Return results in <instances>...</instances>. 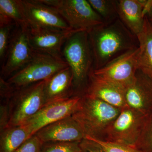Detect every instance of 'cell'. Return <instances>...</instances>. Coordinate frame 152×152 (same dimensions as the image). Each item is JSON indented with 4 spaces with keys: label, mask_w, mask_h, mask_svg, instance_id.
I'll list each match as a JSON object with an SVG mask.
<instances>
[{
    "label": "cell",
    "mask_w": 152,
    "mask_h": 152,
    "mask_svg": "<svg viewBox=\"0 0 152 152\" xmlns=\"http://www.w3.org/2000/svg\"><path fill=\"white\" fill-rule=\"evenodd\" d=\"M138 40L139 70L152 79V24L145 16L143 28Z\"/></svg>",
    "instance_id": "18"
},
{
    "label": "cell",
    "mask_w": 152,
    "mask_h": 152,
    "mask_svg": "<svg viewBox=\"0 0 152 152\" xmlns=\"http://www.w3.org/2000/svg\"><path fill=\"white\" fill-rule=\"evenodd\" d=\"M28 25L22 0H0V26Z\"/></svg>",
    "instance_id": "19"
},
{
    "label": "cell",
    "mask_w": 152,
    "mask_h": 152,
    "mask_svg": "<svg viewBox=\"0 0 152 152\" xmlns=\"http://www.w3.org/2000/svg\"><path fill=\"white\" fill-rule=\"evenodd\" d=\"M145 115L128 106L123 108L100 140L134 148L145 127Z\"/></svg>",
    "instance_id": "6"
},
{
    "label": "cell",
    "mask_w": 152,
    "mask_h": 152,
    "mask_svg": "<svg viewBox=\"0 0 152 152\" xmlns=\"http://www.w3.org/2000/svg\"><path fill=\"white\" fill-rule=\"evenodd\" d=\"M31 133L23 126H9L0 131V152H15L30 137Z\"/></svg>",
    "instance_id": "20"
},
{
    "label": "cell",
    "mask_w": 152,
    "mask_h": 152,
    "mask_svg": "<svg viewBox=\"0 0 152 152\" xmlns=\"http://www.w3.org/2000/svg\"><path fill=\"white\" fill-rule=\"evenodd\" d=\"M43 142L36 135L30 137L15 152H41Z\"/></svg>",
    "instance_id": "25"
},
{
    "label": "cell",
    "mask_w": 152,
    "mask_h": 152,
    "mask_svg": "<svg viewBox=\"0 0 152 152\" xmlns=\"http://www.w3.org/2000/svg\"><path fill=\"white\" fill-rule=\"evenodd\" d=\"M64 19L71 28L89 32L104 23L88 0H40Z\"/></svg>",
    "instance_id": "4"
},
{
    "label": "cell",
    "mask_w": 152,
    "mask_h": 152,
    "mask_svg": "<svg viewBox=\"0 0 152 152\" xmlns=\"http://www.w3.org/2000/svg\"><path fill=\"white\" fill-rule=\"evenodd\" d=\"M16 88L7 80L0 77V98L1 102H10Z\"/></svg>",
    "instance_id": "26"
},
{
    "label": "cell",
    "mask_w": 152,
    "mask_h": 152,
    "mask_svg": "<svg viewBox=\"0 0 152 152\" xmlns=\"http://www.w3.org/2000/svg\"><path fill=\"white\" fill-rule=\"evenodd\" d=\"M88 34L94 70L100 69L122 54L139 47L137 36L119 18L94 28Z\"/></svg>",
    "instance_id": "1"
},
{
    "label": "cell",
    "mask_w": 152,
    "mask_h": 152,
    "mask_svg": "<svg viewBox=\"0 0 152 152\" xmlns=\"http://www.w3.org/2000/svg\"><path fill=\"white\" fill-rule=\"evenodd\" d=\"M45 80L16 88L10 102L9 126H21L45 105Z\"/></svg>",
    "instance_id": "5"
},
{
    "label": "cell",
    "mask_w": 152,
    "mask_h": 152,
    "mask_svg": "<svg viewBox=\"0 0 152 152\" xmlns=\"http://www.w3.org/2000/svg\"><path fill=\"white\" fill-rule=\"evenodd\" d=\"M146 0H117L118 18L137 37L141 33L145 22Z\"/></svg>",
    "instance_id": "17"
},
{
    "label": "cell",
    "mask_w": 152,
    "mask_h": 152,
    "mask_svg": "<svg viewBox=\"0 0 152 152\" xmlns=\"http://www.w3.org/2000/svg\"><path fill=\"white\" fill-rule=\"evenodd\" d=\"M81 98V96H74L45 105L21 125L34 135L47 125L72 115L77 110Z\"/></svg>",
    "instance_id": "10"
},
{
    "label": "cell",
    "mask_w": 152,
    "mask_h": 152,
    "mask_svg": "<svg viewBox=\"0 0 152 152\" xmlns=\"http://www.w3.org/2000/svg\"><path fill=\"white\" fill-rule=\"evenodd\" d=\"M121 110L84 94L72 116L80 126L86 137L102 140L106 129L119 115Z\"/></svg>",
    "instance_id": "3"
},
{
    "label": "cell",
    "mask_w": 152,
    "mask_h": 152,
    "mask_svg": "<svg viewBox=\"0 0 152 152\" xmlns=\"http://www.w3.org/2000/svg\"><path fill=\"white\" fill-rule=\"evenodd\" d=\"M28 25L15 26L12 32L5 59L1 65V77L4 79L21 70L34 56L29 39Z\"/></svg>",
    "instance_id": "8"
},
{
    "label": "cell",
    "mask_w": 152,
    "mask_h": 152,
    "mask_svg": "<svg viewBox=\"0 0 152 152\" xmlns=\"http://www.w3.org/2000/svg\"><path fill=\"white\" fill-rule=\"evenodd\" d=\"M15 24L0 26V63L1 66L5 59L9 44L10 40L11 35L14 28Z\"/></svg>",
    "instance_id": "23"
},
{
    "label": "cell",
    "mask_w": 152,
    "mask_h": 152,
    "mask_svg": "<svg viewBox=\"0 0 152 152\" xmlns=\"http://www.w3.org/2000/svg\"><path fill=\"white\" fill-rule=\"evenodd\" d=\"M22 1L30 28L57 31L73 30L56 10L40 0Z\"/></svg>",
    "instance_id": "11"
},
{
    "label": "cell",
    "mask_w": 152,
    "mask_h": 152,
    "mask_svg": "<svg viewBox=\"0 0 152 152\" xmlns=\"http://www.w3.org/2000/svg\"><path fill=\"white\" fill-rule=\"evenodd\" d=\"M94 10L100 16L105 24L118 18L117 0H88Z\"/></svg>",
    "instance_id": "21"
},
{
    "label": "cell",
    "mask_w": 152,
    "mask_h": 152,
    "mask_svg": "<svg viewBox=\"0 0 152 152\" xmlns=\"http://www.w3.org/2000/svg\"><path fill=\"white\" fill-rule=\"evenodd\" d=\"M69 66L64 59L34 51L30 62L7 80L16 88H22L45 80Z\"/></svg>",
    "instance_id": "7"
},
{
    "label": "cell",
    "mask_w": 152,
    "mask_h": 152,
    "mask_svg": "<svg viewBox=\"0 0 152 152\" xmlns=\"http://www.w3.org/2000/svg\"><path fill=\"white\" fill-rule=\"evenodd\" d=\"M80 142L43 143L41 152H81Z\"/></svg>",
    "instance_id": "22"
},
{
    "label": "cell",
    "mask_w": 152,
    "mask_h": 152,
    "mask_svg": "<svg viewBox=\"0 0 152 152\" xmlns=\"http://www.w3.org/2000/svg\"><path fill=\"white\" fill-rule=\"evenodd\" d=\"M125 99L128 107L146 114L152 99V79L138 70L134 81L125 88Z\"/></svg>",
    "instance_id": "16"
},
{
    "label": "cell",
    "mask_w": 152,
    "mask_h": 152,
    "mask_svg": "<svg viewBox=\"0 0 152 152\" xmlns=\"http://www.w3.org/2000/svg\"><path fill=\"white\" fill-rule=\"evenodd\" d=\"M77 31L74 30L57 31L30 28V43L35 52L64 59L63 46L68 38Z\"/></svg>",
    "instance_id": "12"
},
{
    "label": "cell",
    "mask_w": 152,
    "mask_h": 152,
    "mask_svg": "<svg viewBox=\"0 0 152 152\" xmlns=\"http://www.w3.org/2000/svg\"><path fill=\"white\" fill-rule=\"evenodd\" d=\"M85 138L94 141L101 146L105 152H140L134 147L116 143L86 137Z\"/></svg>",
    "instance_id": "24"
},
{
    "label": "cell",
    "mask_w": 152,
    "mask_h": 152,
    "mask_svg": "<svg viewBox=\"0 0 152 152\" xmlns=\"http://www.w3.org/2000/svg\"><path fill=\"white\" fill-rule=\"evenodd\" d=\"M139 48L125 52L102 67L93 70L97 77L126 88L134 80L139 69Z\"/></svg>",
    "instance_id": "9"
},
{
    "label": "cell",
    "mask_w": 152,
    "mask_h": 152,
    "mask_svg": "<svg viewBox=\"0 0 152 152\" xmlns=\"http://www.w3.org/2000/svg\"><path fill=\"white\" fill-rule=\"evenodd\" d=\"M149 140L136 146L134 148L140 152H152V129L150 132Z\"/></svg>",
    "instance_id": "29"
},
{
    "label": "cell",
    "mask_w": 152,
    "mask_h": 152,
    "mask_svg": "<svg viewBox=\"0 0 152 152\" xmlns=\"http://www.w3.org/2000/svg\"><path fill=\"white\" fill-rule=\"evenodd\" d=\"M80 146L81 152H105L99 144L89 139L82 140Z\"/></svg>",
    "instance_id": "28"
},
{
    "label": "cell",
    "mask_w": 152,
    "mask_h": 152,
    "mask_svg": "<svg viewBox=\"0 0 152 152\" xmlns=\"http://www.w3.org/2000/svg\"><path fill=\"white\" fill-rule=\"evenodd\" d=\"M44 94L45 105L75 96L73 77L69 66L45 80Z\"/></svg>",
    "instance_id": "15"
},
{
    "label": "cell",
    "mask_w": 152,
    "mask_h": 152,
    "mask_svg": "<svg viewBox=\"0 0 152 152\" xmlns=\"http://www.w3.org/2000/svg\"><path fill=\"white\" fill-rule=\"evenodd\" d=\"M10 119V102H1L0 131L8 127Z\"/></svg>",
    "instance_id": "27"
},
{
    "label": "cell",
    "mask_w": 152,
    "mask_h": 152,
    "mask_svg": "<svg viewBox=\"0 0 152 152\" xmlns=\"http://www.w3.org/2000/svg\"><path fill=\"white\" fill-rule=\"evenodd\" d=\"M125 88L97 77L92 71L84 94L121 109L127 106L125 99Z\"/></svg>",
    "instance_id": "14"
},
{
    "label": "cell",
    "mask_w": 152,
    "mask_h": 152,
    "mask_svg": "<svg viewBox=\"0 0 152 152\" xmlns=\"http://www.w3.org/2000/svg\"><path fill=\"white\" fill-rule=\"evenodd\" d=\"M43 143L50 142H80L86 136L72 115L42 128L35 134Z\"/></svg>",
    "instance_id": "13"
},
{
    "label": "cell",
    "mask_w": 152,
    "mask_h": 152,
    "mask_svg": "<svg viewBox=\"0 0 152 152\" xmlns=\"http://www.w3.org/2000/svg\"><path fill=\"white\" fill-rule=\"evenodd\" d=\"M63 58L72 73L75 96L84 94L94 61L88 34L86 31L74 33L66 41L62 50Z\"/></svg>",
    "instance_id": "2"
},
{
    "label": "cell",
    "mask_w": 152,
    "mask_h": 152,
    "mask_svg": "<svg viewBox=\"0 0 152 152\" xmlns=\"http://www.w3.org/2000/svg\"><path fill=\"white\" fill-rule=\"evenodd\" d=\"M145 16L152 24V0H146L145 7Z\"/></svg>",
    "instance_id": "30"
}]
</instances>
